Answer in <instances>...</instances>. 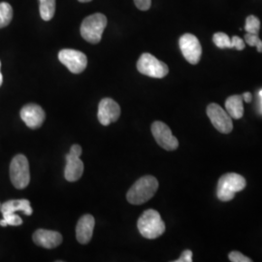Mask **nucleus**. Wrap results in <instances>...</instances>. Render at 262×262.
Returning a JSON list of instances; mask_svg holds the SVG:
<instances>
[{
	"label": "nucleus",
	"mask_w": 262,
	"mask_h": 262,
	"mask_svg": "<svg viewBox=\"0 0 262 262\" xmlns=\"http://www.w3.org/2000/svg\"><path fill=\"white\" fill-rule=\"evenodd\" d=\"M207 116L209 117L215 129L224 134H228L233 129V122L230 115L219 104L211 103L207 107Z\"/></svg>",
	"instance_id": "8"
},
{
	"label": "nucleus",
	"mask_w": 262,
	"mask_h": 262,
	"mask_svg": "<svg viewBox=\"0 0 262 262\" xmlns=\"http://www.w3.org/2000/svg\"><path fill=\"white\" fill-rule=\"evenodd\" d=\"M95 220L92 215H84L79 220L76 227V237L79 243H90L94 234Z\"/></svg>",
	"instance_id": "15"
},
{
	"label": "nucleus",
	"mask_w": 262,
	"mask_h": 262,
	"mask_svg": "<svg viewBox=\"0 0 262 262\" xmlns=\"http://www.w3.org/2000/svg\"><path fill=\"white\" fill-rule=\"evenodd\" d=\"M137 227L140 234L147 239L159 238L165 232V224L161 220L159 212L156 210H147L141 215Z\"/></svg>",
	"instance_id": "2"
},
{
	"label": "nucleus",
	"mask_w": 262,
	"mask_h": 262,
	"mask_svg": "<svg viewBox=\"0 0 262 262\" xmlns=\"http://www.w3.org/2000/svg\"><path fill=\"white\" fill-rule=\"evenodd\" d=\"M229 260L232 262H252V259L239 252H231L228 254Z\"/></svg>",
	"instance_id": "24"
},
{
	"label": "nucleus",
	"mask_w": 262,
	"mask_h": 262,
	"mask_svg": "<svg viewBox=\"0 0 262 262\" xmlns=\"http://www.w3.org/2000/svg\"><path fill=\"white\" fill-rule=\"evenodd\" d=\"M0 225H1L2 227H6V226H7L8 225H7L6 221L3 219V220H1V221H0Z\"/></svg>",
	"instance_id": "28"
},
{
	"label": "nucleus",
	"mask_w": 262,
	"mask_h": 262,
	"mask_svg": "<svg viewBox=\"0 0 262 262\" xmlns=\"http://www.w3.org/2000/svg\"><path fill=\"white\" fill-rule=\"evenodd\" d=\"M3 219L6 221L7 225H12V226H19L23 224V220L16 213L3 215Z\"/></svg>",
	"instance_id": "23"
},
{
	"label": "nucleus",
	"mask_w": 262,
	"mask_h": 262,
	"mask_svg": "<svg viewBox=\"0 0 262 262\" xmlns=\"http://www.w3.org/2000/svg\"><path fill=\"white\" fill-rule=\"evenodd\" d=\"M159 188V182L154 176H144L136 181L126 194L127 201L133 205H141L149 201Z\"/></svg>",
	"instance_id": "1"
},
{
	"label": "nucleus",
	"mask_w": 262,
	"mask_h": 262,
	"mask_svg": "<svg viewBox=\"0 0 262 262\" xmlns=\"http://www.w3.org/2000/svg\"><path fill=\"white\" fill-rule=\"evenodd\" d=\"M137 69L141 74L156 79L164 78L169 72L168 66L148 53L143 54L138 59Z\"/></svg>",
	"instance_id": "6"
},
{
	"label": "nucleus",
	"mask_w": 262,
	"mask_h": 262,
	"mask_svg": "<svg viewBox=\"0 0 262 262\" xmlns=\"http://www.w3.org/2000/svg\"><path fill=\"white\" fill-rule=\"evenodd\" d=\"M245 29L247 31V33H251V34H258L259 33V29H260V20L255 17V16H249L246 19V26Z\"/></svg>",
	"instance_id": "21"
},
{
	"label": "nucleus",
	"mask_w": 262,
	"mask_h": 262,
	"mask_svg": "<svg viewBox=\"0 0 262 262\" xmlns=\"http://www.w3.org/2000/svg\"><path fill=\"white\" fill-rule=\"evenodd\" d=\"M121 116V107L111 98H104L98 106V121L103 125L117 122Z\"/></svg>",
	"instance_id": "12"
},
{
	"label": "nucleus",
	"mask_w": 262,
	"mask_h": 262,
	"mask_svg": "<svg viewBox=\"0 0 262 262\" xmlns=\"http://www.w3.org/2000/svg\"><path fill=\"white\" fill-rule=\"evenodd\" d=\"M192 261V252L189 250L184 251L181 254V256L178 259H176L175 262H191Z\"/></svg>",
	"instance_id": "26"
},
{
	"label": "nucleus",
	"mask_w": 262,
	"mask_h": 262,
	"mask_svg": "<svg viewBox=\"0 0 262 262\" xmlns=\"http://www.w3.org/2000/svg\"><path fill=\"white\" fill-rule=\"evenodd\" d=\"M23 212L25 215H32V208L28 199H19V200H9L3 203L0 207V212L2 215L12 214L16 212Z\"/></svg>",
	"instance_id": "17"
},
{
	"label": "nucleus",
	"mask_w": 262,
	"mask_h": 262,
	"mask_svg": "<svg viewBox=\"0 0 262 262\" xmlns=\"http://www.w3.org/2000/svg\"><path fill=\"white\" fill-rule=\"evenodd\" d=\"M242 96H243L244 101H246L247 103H250L253 100V95L251 93H245Z\"/></svg>",
	"instance_id": "27"
},
{
	"label": "nucleus",
	"mask_w": 262,
	"mask_h": 262,
	"mask_svg": "<svg viewBox=\"0 0 262 262\" xmlns=\"http://www.w3.org/2000/svg\"><path fill=\"white\" fill-rule=\"evenodd\" d=\"M134 4L141 11H147L150 8L151 0H134Z\"/></svg>",
	"instance_id": "25"
},
{
	"label": "nucleus",
	"mask_w": 262,
	"mask_h": 262,
	"mask_svg": "<svg viewBox=\"0 0 262 262\" xmlns=\"http://www.w3.org/2000/svg\"><path fill=\"white\" fill-rule=\"evenodd\" d=\"M179 46L183 56L190 64H197L201 58L202 48L196 36L186 33L179 40Z\"/></svg>",
	"instance_id": "10"
},
{
	"label": "nucleus",
	"mask_w": 262,
	"mask_h": 262,
	"mask_svg": "<svg viewBox=\"0 0 262 262\" xmlns=\"http://www.w3.org/2000/svg\"><path fill=\"white\" fill-rule=\"evenodd\" d=\"M259 95H260V98H261V105H262V90L259 92Z\"/></svg>",
	"instance_id": "31"
},
{
	"label": "nucleus",
	"mask_w": 262,
	"mask_h": 262,
	"mask_svg": "<svg viewBox=\"0 0 262 262\" xmlns=\"http://www.w3.org/2000/svg\"><path fill=\"white\" fill-rule=\"evenodd\" d=\"M82 148L79 145H73L69 154L66 156V165L64 177L68 182H76L83 176L84 163L80 159Z\"/></svg>",
	"instance_id": "7"
},
{
	"label": "nucleus",
	"mask_w": 262,
	"mask_h": 262,
	"mask_svg": "<svg viewBox=\"0 0 262 262\" xmlns=\"http://www.w3.org/2000/svg\"><path fill=\"white\" fill-rule=\"evenodd\" d=\"M10 179L13 186L18 189L28 187L30 181L29 163L24 155H17L10 164Z\"/></svg>",
	"instance_id": "5"
},
{
	"label": "nucleus",
	"mask_w": 262,
	"mask_h": 262,
	"mask_svg": "<svg viewBox=\"0 0 262 262\" xmlns=\"http://www.w3.org/2000/svg\"><path fill=\"white\" fill-rule=\"evenodd\" d=\"M245 43H247L249 46L256 47L258 53H262V40L258 36V34H251L246 33L245 35Z\"/></svg>",
	"instance_id": "22"
},
{
	"label": "nucleus",
	"mask_w": 262,
	"mask_h": 262,
	"mask_svg": "<svg viewBox=\"0 0 262 262\" xmlns=\"http://www.w3.org/2000/svg\"><path fill=\"white\" fill-rule=\"evenodd\" d=\"M58 59L74 74L82 73L88 66V58L84 53L72 49L61 50L58 53Z\"/></svg>",
	"instance_id": "9"
},
{
	"label": "nucleus",
	"mask_w": 262,
	"mask_h": 262,
	"mask_svg": "<svg viewBox=\"0 0 262 262\" xmlns=\"http://www.w3.org/2000/svg\"><path fill=\"white\" fill-rule=\"evenodd\" d=\"M107 26V18L103 14L96 13L86 17L81 25V35L85 41L97 44L101 41L104 29Z\"/></svg>",
	"instance_id": "4"
},
{
	"label": "nucleus",
	"mask_w": 262,
	"mask_h": 262,
	"mask_svg": "<svg viewBox=\"0 0 262 262\" xmlns=\"http://www.w3.org/2000/svg\"><path fill=\"white\" fill-rule=\"evenodd\" d=\"M20 118L29 128L36 129L45 121V112L37 104H28L20 110Z\"/></svg>",
	"instance_id": "13"
},
{
	"label": "nucleus",
	"mask_w": 262,
	"mask_h": 262,
	"mask_svg": "<svg viewBox=\"0 0 262 262\" xmlns=\"http://www.w3.org/2000/svg\"><path fill=\"white\" fill-rule=\"evenodd\" d=\"M13 19V8L7 2L0 3V28H5Z\"/></svg>",
	"instance_id": "20"
},
{
	"label": "nucleus",
	"mask_w": 262,
	"mask_h": 262,
	"mask_svg": "<svg viewBox=\"0 0 262 262\" xmlns=\"http://www.w3.org/2000/svg\"><path fill=\"white\" fill-rule=\"evenodd\" d=\"M80 2H90V1H92V0H79Z\"/></svg>",
	"instance_id": "30"
},
{
	"label": "nucleus",
	"mask_w": 262,
	"mask_h": 262,
	"mask_svg": "<svg viewBox=\"0 0 262 262\" xmlns=\"http://www.w3.org/2000/svg\"><path fill=\"white\" fill-rule=\"evenodd\" d=\"M40 2V16L44 20H51L56 12V0H39Z\"/></svg>",
	"instance_id": "19"
},
{
	"label": "nucleus",
	"mask_w": 262,
	"mask_h": 262,
	"mask_svg": "<svg viewBox=\"0 0 262 262\" xmlns=\"http://www.w3.org/2000/svg\"><path fill=\"white\" fill-rule=\"evenodd\" d=\"M2 83H3V76H2V73H1V61H0V86H1Z\"/></svg>",
	"instance_id": "29"
},
{
	"label": "nucleus",
	"mask_w": 262,
	"mask_h": 262,
	"mask_svg": "<svg viewBox=\"0 0 262 262\" xmlns=\"http://www.w3.org/2000/svg\"><path fill=\"white\" fill-rule=\"evenodd\" d=\"M151 133L159 146L166 150H176L179 141L169 128L168 125L162 122H155L151 124Z\"/></svg>",
	"instance_id": "11"
},
{
	"label": "nucleus",
	"mask_w": 262,
	"mask_h": 262,
	"mask_svg": "<svg viewBox=\"0 0 262 262\" xmlns=\"http://www.w3.org/2000/svg\"><path fill=\"white\" fill-rule=\"evenodd\" d=\"M0 207H1V204H0Z\"/></svg>",
	"instance_id": "32"
},
{
	"label": "nucleus",
	"mask_w": 262,
	"mask_h": 262,
	"mask_svg": "<svg viewBox=\"0 0 262 262\" xmlns=\"http://www.w3.org/2000/svg\"><path fill=\"white\" fill-rule=\"evenodd\" d=\"M213 41L215 46L220 49H236L242 51L245 49L246 43L242 38L239 36L229 37L224 32H216L213 36Z\"/></svg>",
	"instance_id": "16"
},
{
	"label": "nucleus",
	"mask_w": 262,
	"mask_h": 262,
	"mask_svg": "<svg viewBox=\"0 0 262 262\" xmlns=\"http://www.w3.org/2000/svg\"><path fill=\"white\" fill-rule=\"evenodd\" d=\"M33 241L45 249H55L62 243V236L53 230L38 229L33 234Z\"/></svg>",
	"instance_id": "14"
},
{
	"label": "nucleus",
	"mask_w": 262,
	"mask_h": 262,
	"mask_svg": "<svg viewBox=\"0 0 262 262\" xmlns=\"http://www.w3.org/2000/svg\"><path fill=\"white\" fill-rule=\"evenodd\" d=\"M247 186V182L243 176L237 173H227L219 180L216 187V196L224 202L230 201L235 194L242 191Z\"/></svg>",
	"instance_id": "3"
},
{
	"label": "nucleus",
	"mask_w": 262,
	"mask_h": 262,
	"mask_svg": "<svg viewBox=\"0 0 262 262\" xmlns=\"http://www.w3.org/2000/svg\"><path fill=\"white\" fill-rule=\"evenodd\" d=\"M243 96L232 95L225 101V110L235 120H239L244 116Z\"/></svg>",
	"instance_id": "18"
}]
</instances>
